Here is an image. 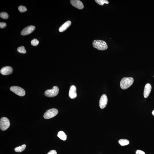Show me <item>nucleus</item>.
I'll return each instance as SVG.
<instances>
[{"mask_svg":"<svg viewBox=\"0 0 154 154\" xmlns=\"http://www.w3.org/2000/svg\"><path fill=\"white\" fill-rule=\"evenodd\" d=\"M134 82V79L132 77L124 78L121 80L120 87L122 89H126L132 85Z\"/></svg>","mask_w":154,"mask_h":154,"instance_id":"nucleus-1","label":"nucleus"},{"mask_svg":"<svg viewBox=\"0 0 154 154\" xmlns=\"http://www.w3.org/2000/svg\"><path fill=\"white\" fill-rule=\"evenodd\" d=\"M93 45L94 47L99 50H105L108 48L107 44L103 40H94L93 42Z\"/></svg>","mask_w":154,"mask_h":154,"instance_id":"nucleus-2","label":"nucleus"},{"mask_svg":"<svg viewBox=\"0 0 154 154\" xmlns=\"http://www.w3.org/2000/svg\"><path fill=\"white\" fill-rule=\"evenodd\" d=\"M10 125V123L9 119L6 117H3L0 121V128L2 131L7 129Z\"/></svg>","mask_w":154,"mask_h":154,"instance_id":"nucleus-3","label":"nucleus"},{"mask_svg":"<svg viewBox=\"0 0 154 154\" xmlns=\"http://www.w3.org/2000/svg\"><path fill=\"white\" fill-rule=\"evenodd\" d=\"M59 89L56 86H54L51 89L46 90L45 94L46 97H53L56 96L58 94Z\"/></svg>","mask_w":154,"mask_h":154,"instance_id":"nucleus-4","label":"nucleus"},{"mask_svg":"<svg viewBox=\"0 0 154 154\" xmlns=\"http://www.w3.org/2000/svg\"><path fill=\"white\" fill-rule=\"evenodd\" d=\"M58 113V111L56 108H52L48 110L44 115L43 117L46 119H49L56 116Z\"/></svg>","mask_w":154,"mask_h":154,"instance_id":"nucleus-5","label":"nucleus"},{"mask_svg":"<svg viewBox=\"0 0 154 154\" xmlns=\"http://www.w3.org/2000/svg\"><path fill=\"white\" fill-rule=\"evenodd\" d=\"M10 89L19 96L23 97L25 95V90L20 87L16 86H12L10 88Z\"/></svg>","mask_w":154,"mask_h":154,"instance_id":"nucleus-6","label":"nucleus"},{"mask_svg":"<svg viewBox=\"0 0 154 154\" xmlns=\"http://www.w3.org/2000/svg\"><path fill=\"white\" fill-rule=\"evenodd\" d=\"M36 28L34 26L30 25L26 27L21 32V34L22 36H26L31 33Z\"/></svg>","mask_w":154,"mask_h":154,"instance_id":"nucleus-7","label":"nucleus"},{"mask_svg":"<svg viewBox=\"0 0 154 154\" xmlns=\"http://www.w3.org/2000/svg\"><path fill=\"white\" fill-rule=\"evenodd\" d=\"M108 102V98L105 94L101 96L99 101V106L101 109H104L106 106Z\"/></svg>","mask_w":154,"mask_h":154,"instance_id":"nucleus-8","label":"nucleus"},{"mask_svg":"<svg viewBox=\"0 0 154 154\" xmlns=\"http://www.w3.org/2000/svg\"><path fill=\"white\" fill-rule=\"evenodd\" d=\"M70 3L73 6L79 9H82L84 6L83 3L79 0H71Z\"/></svg>","mask_w":154,"mask_h":154,"instance_id":"nucleus-9","label":"nucleus"},{"mask_svg":"<svg viewBox=\"0 0 154 154\" xmlns=\"http://www.w3.org/2000/svg\"><path fill=\"white\" fill-rule=\"evenodd\" d=\"M69 96L70 98L74 99L77 97V88L75 86L72 85L70 87Z\"/></svg>","mask_w":154,"mask_h":154,"instance_id":"nucleus-10","label":"nucleus"},{"mask_svg":"<svg viewBox=\"0 0 154 154\" xmlns=\"http://www.w3.org/2000/svg\"><path fill=\"white\" fill-rule=\"evenodd\" d=\"M0 73L3 75H8L12 74L13 72V69L12 67L9 66H5L3 67L0 70Z\"/></svg>","mask_w":154,"mask_h":154,"instance_id":"nucleus-11","label":"nucleus"},{"mask_svg":"<svg viewBox=\"0 0 154 154\" xmlns=\"http://www.w3.org/2000/svg\"><path fill=\"white\" fill-rule=\"evenodd\" d=\"M152 89V86L149 83H147L145 86L144 92V97L146 98L149 96Z\"/></svg>","mask_w":154,"mask_h":154,"instance_id":"nucleus-12","label":"nucleus"},{"mask_svg":"<svg viewBox=\"0 0 154 154\" xmlns=\"http://www.w3.org/2000/svg\"><path fill=\"white\" fill-rule=\"evenodd\" d=\"M71 22L70 21H68L65 23L63 24L60 27L59 29V32H63L66 30L71 25Z\"/></svg>","mask_w":154,"mask_h":154,"instance_id":"nucleus-13","label":"nucleus"},{"mask_svg":"<svg viewBox=\"0 0 154 154\" xmlns=\"http://www.w3.org/2000/svg\"><path fill=\"white\" fill-rule=\"evenodd\" d=\"M57 136L60 139L62 140L65 141L67 139V135L63 131H59L58 134Z\"/></svg>","mask_w":154,"mask_h":154,"instance_id":"nucleus-14","label":"nucleus"},{"mask_svg":"<svg viewBox=\"0 0 154 154\" xmlns=\"http://www.w3.org/2000/svg\"><path fill=\"white\" fill-rule=\"evenodd\" d=\"M26 147V145H23L21 146L17 147L15 148V152H21L23 151L25 149Z\"/></svg>","mask_w":154,"mask_h":154,"instance_id":"nucleus-15","label":"nucleus"},{"mask_svg":"<svg viewBox=\"0 0 154 154\" xmlns=\"http://www.w3.org/2000/svg\"><path fill=\"white\" fill-rule=\"evenodd\" d=\"M119 143L121 146H125L129 145V141L128 140L125 139H121L118 141Z\"/></svg>","mask_w":154,"mask_h":154,"instance_id":"nucleus-16","label":"nucleus"},{"mask_svg":"<svg viewBox=\"0 0 154 154\" xmlns=\"http://www.w3.org/2000/svg\"><path fill=\"white\" fill-rule=\"evenodd\" d=\"M95 2L98 5H103L104 4H108L109 3L107 0H95Z\"/></svg>","mask_w":154,"mask_h":154,"instance_id":"nucleus-17","label":"nucleus"},{"mask_svg":"<svg viewBox=\"0 0 154 154\" xmlns=\"http://www.w3.org/2000/svg\"><path fill=\"white\" fill-rule=\"evenodd\" d=\"M18 51L21 53L25 54L26 53L25 48L23 46L18 47L17 49Z\"/></svg>","mask_w":154,"mask_h":154,"instance_id":"nucleus-18","label":"nucleus"},{"mask_svg":"<svg viewBox=\"0 0 154 154\" xmlns=\"http://www.w3.org/2000/svg\"><path fill=\"white\" fill-rule=\"evenodd\" d=\"M0 16L4 19H7L9 17L8 14L6 12H2L0 14Z\"/></svg>","mask_w":154,"mask_h":154,"instance_id":"nucleus-19","label":"nucleus"},{"mask_svg":"<svg viewBox=\"0 0 154 154\" xmlns=\"http://www.w3.org/2000/svg\"><path fill=\"white\" fill-rule=\"evenodd\" d=\"M18 9L20 12L22 13L26 12L27 10V9L26 7L22 6V5H20L19 6L18 8Z\"/></svg>","mask_w":154,"mask_h":154,"instance_id":"nucleus-20","label":"nucleus"},{"mask_svg":"<svg viewBox=\"0 0 154 154\" xmlns=\"http://www.w3.org/2000/svg\"><path fill=\"white\" fill-rule=\"evenodd\" d=\"M39 42L36 39H35L32 40L31 42V43L32 46H37L38 45Z\"/></svg>","mask_w":154,"mask_h":154,"instance_id":"nucleus-21","label":"nucleus"},{"mask_svg":"<svg viewBox=\"0 0 154 154\" xmlns=\"http://www.w3.org/2000/svg\"><path fill=\"white\" fill-rule=\"evenodd\" d=\"M6 24L5 22H0V28H4L6 27Z\"/></svg>","mask_w":154,"mask_h":154,"instance_id":"nucleus-22","label":"nucleus"},{"mask_svg":"<svg viewBox=\"0 0 154 154\" xmlns=\"http://www.w3.org/2000/svg\"><path fill=\"white\" fill-rule=\"evenodd\" d=\"M136 154H145V152L140 150H137L135 152Z\"/></svg>","mask_w":154,"mask_h":154,"instance_id":"nucleus-23","label":"nucleus"},{"mask_svg":"<svg viewBox=\"0 0 154 154\" xmlns=\"http://www.w3.org/2000/svg\"><path fill=\"white\" fill-rule=\"evenodd\" d=\"M47 154H57V152L56 151L53 150L50 151Z\"/></svg>","mask_w":154,"mask_h":154,"instance_id":"nucleus-24","label":"nucleus"},{"mask_svg":"<svg viewBox=\"0 0 154 154\" xmlns=\"http://www.w3.org/2000/svg\"><path fill=\"white\" fill-rule=\"evenodd\" d=\"M152 114L154 116V110L152 111Z\"/></svg>","mask_w":154,"mask_h":154,"instance_id":"nucleus-25","label":"nucleus"},{"mask_svg":"<svg viewBox=\"0 0 154 154\" xmlns=\"http://www.w3.org/2000/svg\"></svg>","mask_w":154,"mask_h":154,"instance_id":"nucleus-26","label":"nucleus"}]
</instances>
